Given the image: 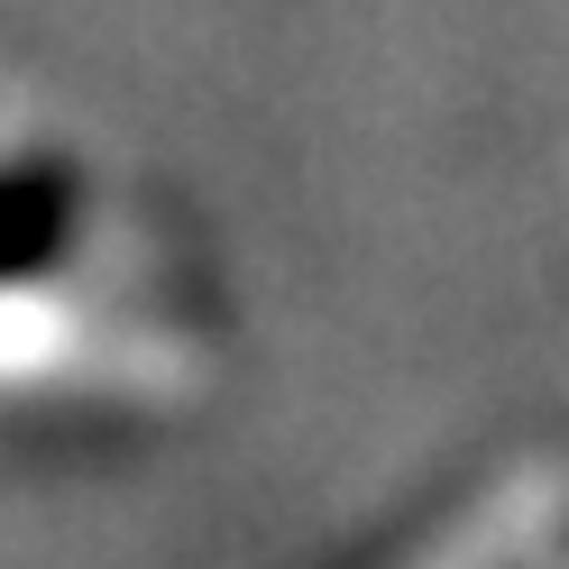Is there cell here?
Instances as JSON below:
<instances>
[{
    "mask_svg": "<svg viewBox=\"0 0 569 569\" xmlns=\"http://www.w3.org/2000/svg\"><path fill=\"white\" fill-rule=\"evenodd\" d=\"M396 551H413V560H515V569L569 560V432L506 441L413 532H396Z\"/></svg>",
    "mask_w": 569,
    "mask_h": 569,
    "instance_id": "1",
    "label": "cell"
}]
</instances>
